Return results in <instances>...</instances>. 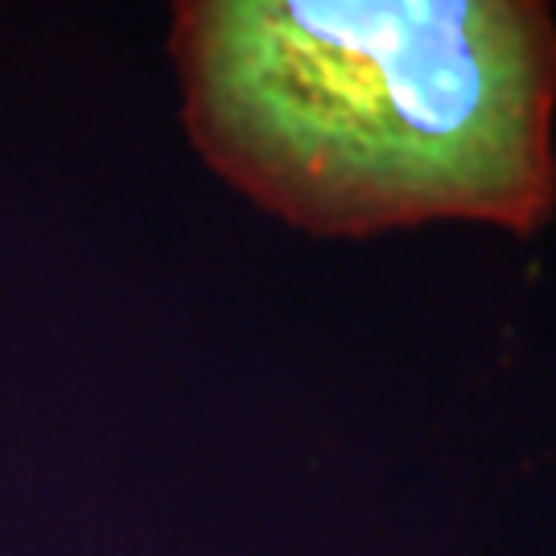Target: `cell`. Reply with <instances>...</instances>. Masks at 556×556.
Listing matches in <instances>:
<instances>
[{
	"label": "cell",
	"instance_id": "cell-1",
	"mask_svg": "<svg viewBox=\"0 0 556 556\" xmlns=\"http://www.w3.org/2000/svg\"><path fill=\"white\" fill-rule=\"evenodd\" d=\"M174 54L199 149L314 231L486 219L556 190V21L528 0H202Z\"/></svg>",
	"mask_w": 556,
	"mask_h": 556
}]
</instances>
